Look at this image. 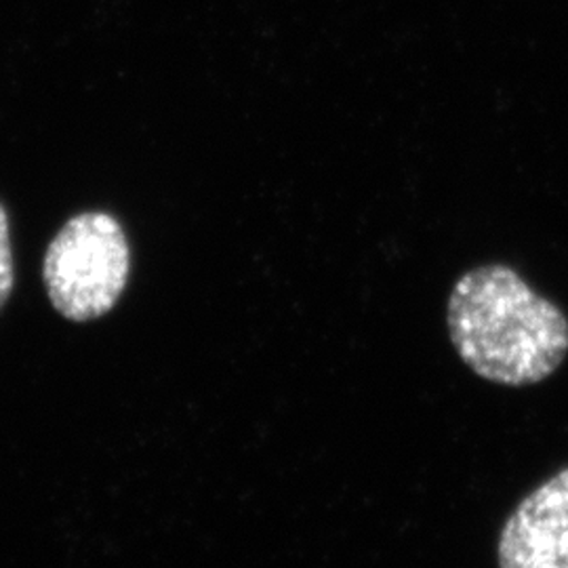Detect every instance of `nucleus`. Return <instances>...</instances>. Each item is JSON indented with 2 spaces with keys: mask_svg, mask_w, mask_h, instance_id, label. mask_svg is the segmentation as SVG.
Listing matches in <instances>:
<instances>
[{
  "mask_svg": "<svg viewBox=\"0 0 568 568\" xmlns=\"http://www.w3.org/2000/svg\"><path fill=\"white\" fill-rule=\"evenodd\" d=\"M450 344L488 384L537 386L568 356V316L511 265L467 270L447 304Z\"/></svg>",
  "mask_w": 568,
  "mask_h": 568,
  "instance_id": "f257e3e1",
  "label": "nucleus"
},
{
  "mask_svg": "<svg viewBox=\"0 0 568 568\" xmlns=\"http://www.w3.org/2000/svg\"><path fill=\"white\" fill-rule=\"evenodd\" d=\"M131 274V246L121 222L84 211L61 225L42 260V283L55 312L91 323L121 302Z\"/></svg>",
  "mask_w": 568,
  "mask_h": 568,
  "instance_id": "f03ea898",
  "label": "nucleus"
},
{
  "mask_svg": "<svg viewBox=\"0 0 568 568\" xmlns=\"http://www.w3.org/2000/svg\"><path fill=\"white\" fill-rule=\"evenodd\" d=\"M13 284H16V267H13L9 215H7V209L0 203V310L9 302Z\"/></svg>",
  "mask_w": 568,
  "mask_h": 568,
  "instance_id": "20e7f679",
  "label": "nucleus"
},
{
  "mask_svg": "<svg viewBox=\"0 0 568 568\" xmlns=\"http://www.w3.org/2000/svg\"><path fill=\"white\" fill-rule=\"evenodd\" d=\"M499 568H568V466L514 508L497 541Z\"/></svg>",
  "mask_w": 568,
  "mask_h": 568,
  "instance_id": "7ed1b4c3",
  "label": "nucleus"
}]
</instances>
